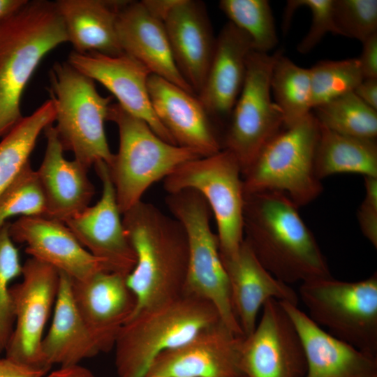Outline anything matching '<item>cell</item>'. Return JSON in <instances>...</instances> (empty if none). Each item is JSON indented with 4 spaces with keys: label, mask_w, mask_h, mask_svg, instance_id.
Here are the masks:
<instances>
[{
    "label": "cell",
    "mask_w": 377,
    "mask_h": 377,
    "mask_svg": "<svg viewBox=\"0 0 377 377\" xmlns=\"http://www.w3.org/2000/svg\"><path fill=\"white\" fill-rule=\"evenodd\" d=\"M285 194H244V240L261 265L286 284L331 277L313 233Z\"/></svg>",
    "instance_id": "1"
},
{
    "label": "cell",
    "mask_w": 377,
    "mask_h": 377,
    "mask_svg": "<svg viewBox=\"0 0 377 377\" xmlns=\"http://www.w3.org/2000/svg\"><path fill=\"white\" fill-rule=\"evenodd\" d=\"M122 222L136 256L126 276L136 299L132 316L183 295L188 244L181 223L142 200L122 214Z\"/></svg>",
    "instance_id": "2"
},
{
    "label": "cell",
    "mask_w": 377,
    "mask_h": 377,
    "mask_svg": "<svg viewBox=\"0 0 377 377\" xmlns=\"http://www.w3.org/2000/svg\"><path fill=\"white\" fill-rule=\"evenodd\" d=\"M66 42L55 1L25 0L0 17V137L23 119L22 94L41 60Z\"/></svg>",
    "instance_id": "3"
},
{
    "label": "cell",
    "mask_w": 377,
    "mask_h": 377,
    "mask_svg": "<svg viewBox=\"0 0 377 377\" xmlns=\"http://www.w3.org/2000/svg\"><path fill=\"white\" fill-rule=\"evenodd\" d=\"M220 321L211 302L186 294L139 311L121 327L115 340L117 377H146L161 353Z\"/></svg>",
    "instance_id": "4"
},
{
    "label": "cell",
    "mask_w": 377,
    "mask_h": 377,
    "mask_svg": "<svg viewBox=\"0 0 377 377\" xmlns=\"http://www.w3.org/2000/svg\"><path fill=\"white\" fill-rule=\"evenodd\" d=\"M107 120L119 132V149L108 165L121 214L142 200L145 191L180 165L202 156L158 137L142 119L111 103Z\"/></svg>",
    "instance_id": "5"
},
{
    "label": "cell",
    "mask_w": 377,
    "mask_h": 377,
    "mask_svg": "<svg viewBox=\"0 0 377 377\" xmlns=\"http://www.w3.org/2000/svg\"><path fill=\"white\" fill-rule=\"evenodd\" d=\"M48 88L55 109L54 129L64 150L89 168L98 161L109 165L114 154L105 131L111 96H103L95 82L68 61L56 62Z\"/></svg>",
    "instance_id": "6"
},
{
    "label": "cell",
    "mask_w": 377,
    "mask_h": 377,
    "mask_svg": "<svg viewBox=\"0 0 377 377\" xmlns=\"http://www.w3.org/2000/svg\"><path fill=\"white\" fill-rule=\"evenodd\" d=\"M166 205L184 227L188 244V264L184 294L211 302L223 323L243 333L235 315L228 277L221 261L217 235L210 226L212 211L204 197L191 188L168 193Z\"/></svg>",
    "instance_id": "7"
},
{
    "label": "cell",
    "mask_w": 377,
    "mask_h": 377,
    "mask_svg": "<svg viewBox=\"0 0 377 377\" xmlns=\"http://www.w3.org/2000/svg\"><path fill=\"white\" fill-rule=\"evenodd\" d=\"M319 124L312 112L284 128L260 151L242 176L244 193L278 191L297 207L316 199L323 188L314 170Z\"/></svg>",
    "instance_id": "8"
},
{
    "label": "cell",
    "mask_w": 377,
    "mask_h": 377,
    "mask_svg": "<svg viewBox=\"0 0 377 377\" xmlns=\"http://www.w3.org/2000/svg\"><path fill=\"white\" fill-rule=\"evenodd\" d=\"M309 318L332 336L377 357V274L358 281L328 278L299 288Z\"/></svg>",
    "instance_id": "9"
},
{
    "label": "cell",
    "mask_w": 377,
    "mask_h": 377,
    "mask_svg": "<svg viewBox=\"0 0 377 377\" xmlns=\"http://www.w3.org/2000/svg\"><path fill=\"white\" fill-rule=\"evenodd\" d=\"M168 193L191 188L206 200L217 226L221 260L233 258L244 240V193L240 166L228 151L188 161L163 179Z\"/></svg>",
    "instance_id": "10"
},
{
    "label": "cell",
    "mask_w": 377,
    "mask_h": 377,
    "mask_svg": "<svg viewBox=\"0 0 377 377\" xmlns=\"http://www.w3.org/2000/svg\"><path fill=\"white\" fill-rule=\"evenodd\" d=\"M273 54L252 51L244 83L230 116L222 149L237 159L243 176L263 147L284 128L270 88Z\"/></svg>",
    "instance_id": "11"
},
{
    "label": "cell",
    "mask_w": 377,
    "mask_h": 377,
    "mask_svg": "<svg viewBox=\"0 0 377 377\" xmlns=\"http://www.w3.org/2000/svg\"><path fill=\"white\" fill-rule=\"evenodd\" d=\"M21 276L22 281L10 287L15 323L5 348L6 357L48 371L41 343L56 301L60 274L52 266L31 258L22 265Z\"/></svg>",
    "instance_id": "12"
},
{
    "label": "cell",
    "mask_w": 377,
    "mask_h": 377,
    "mask_svg": "<svg viewBox=\"0 0 377 377\" xmlns=\"http://www.w3.org/2000/svg\"><path fill=\"white\" fill-rule=\"evenodd\" d=\"M253 332L244 337L239 367L244 377H304L303 344L281 303L268 300Z\"/></svg>",
    "instance_id": "13"
},
{
    "label": "cell",
    "mask_w": 377,
    "mask_h": 377,
    "mask_svg": "<svg viewBox=\"0 0 377 377\" xmlns=\"http://www.w3.org/2000/svg\"><path fill=\"white\" fill-rule=\"evenodd\" d=\"M94 165L102 184L100 200L64 223L108 271L127 276L135 265V253L126 235L108 165L101 161Z\"/></svg>",
    "instance_id": "14"
},
{
    "label": "cell",
    "mask_w": 377,
    "mask_h": 377,
    "mask_svg": "<svg viewBox=\"0 0 377 377\" xmlns=\"http://www.w3.org/2000/svg\"><path fill=\"white\" fill-rule=\"evenodd\" d=\"M243 337L220 321L161 353L146 377H244L239 367Z\"/></svg>",
    "instance_id": "15"
},
{
    "label": "cell",
    "mask_w": 377,
    "mask_h": 377,
    "mask_svg": "<svg viewBox=\"0 0 377 377\" xmlns=\"http://www.w3.org/2000/svg\"><path fill=\"white\" fill-rule=\"evenodd\" d=\"M67 61L78 71L108 89L131 114L145 121L167 142L176 145L156 117L149 98V71L126 53L109 56L98 53L70 52Z\"/></svg>",
    "instance_id": "16"
},
{
    "label": "cell",
    "mask_w": 377,
    "mask_h": 377,
    "mask_svg": "<svg viewBox=\"0 0 377 377\" xmlns=\"http://www.w3.org/2000/svg\"><path fill=\"white\" fill-rule=\"evenodd\" d=\"M9 234L13 242L26 244L25 251L31 258L73 280L108 271L104 263L84 248L62 221L45 216H20L10 223Z\"/></svg>",
    "instance_id": "17"
},
{
    "label": "cell",
    "mask_w": 377,
    "mask_h": 377,
    "mask_svg": "<svg viewBox=\"0 0 377 377\" xmlns=\"http://www.w3.org/2000/svg\"><path fill=\"white\" fill-rule=\"evenodd\" d=\"M71 291L81 316L103 352L109 351L136 306L126 275L100 271L82 281L71 279Z\"/></svg>",
    "instance_id": "18"
},
{
    "label": "cell",
    "mask_w": 377,
    "mask_h": 377,
    "mask_svg": "<svg viewBox=\"0 0 377 377\" xmlns=\"http://www.w3.org/2000/svg\"><path fill=\"white\" fill-rule=\"evenodd\" d=\"M148 91L156 117L177 145L196 151L203 157L223 149L212 117L196 95L152 74Z\"/></svg>",
    "instance_id": "19"
},
{
    "label": "cell",
    "mask_w": 377,
    "mask_h": 377,
    "mask_svg": "<svg viewBox=\"0 0 377 377\" xmlns=\"http://www.w3.org/2000/svg\"><path fill=\"white\" fill-rule=\"evenodd\" d=\"M163 23L177 68L198 96L216 44L205 4L179 0Z\"/></svg>",
    "instance_id": "20"
},
{
    "label": "cell",
    "mask_w": 377,
    "mask_h": 377,
    "mask_svg": "<svg viewBox=\"0 0 377 377\" xmlns=\"http://www.w3.org/2000/svg\"><path fill=\"white\" fill-rule=\"evenodd\" d=\"M116 30L124 53L140 61L151 74L196 95L177 68L164 23L152 15L142 1H124L118 12Z\"/></svg>",
    "instance_id": "21"
},
{
    "label": "cell",
    "mask_w": 377,
    "mask_h": 377,
    "mask_svg": "<svg viewBox=\"0 0 377 377\" xmlns=\"http://www.w3.org/2000/svg\"><path fill=\"white\" fill-rule=\"evenodd\" d=\"M43 131L46 147L36 171L45 197V216L64 222L89 206L95 188L88 177L89 168L75 159L64 157L52 124Z\"/></svg>",
    "instance_id": "22"
},
{
    "label": "cell",
    "mask_w": 377,
    "mask_h": 377,
    "mask_svg": "<svg viewBox=\"0 0 377 377\" xmlns=\"http://www.w3.org/2000/svg\"><path fill=\"white\" fill-rule=\"evenodd\" d=\"M302 340L306 371L304 377H377V357L332 336L297 305L279 301Z\"/></svg>",
    "instance_id": "23"
},
{
    "label": "cell",
    "mask_w": 377,
    "mask_h": 377,
    "mask_svg": "<svg viewBox=\"0 0 377 377\" xmlns=\"http://www.w3.org/2000/svg\"><path fill=\"white\" fill-rule=\"evenodd\" d=\"M252 41L228 22L216 38L208 72L198 97L211 117L230 118L243 87Z\"/></svg>",
    "instance_id": "24"
},
{
    "label": "cell",
    "mask_w": 377,
    "mask_h": 377,
    "mask_svg": "<svg viewBox=\"0 0 377 377\" xmlns=\"http://www.w3.org/2000/svg\"><path fill=\"white\" fill-rule=\"evenodd\" d=\"M221 261L229 280L233 311L244 337L254 330L259 311L268 300L297 305L298 294L269 273L244 240L232 258Z\"/></svg>",
    "instance_id": "25"
},
{
    "label": "cell",
    "mask_w": 377,
    "mask_h": 377,
    "mask_svg": "<svg viewBox=\"0 0 377 377\" xmlns=\"http://www.w3.org/2000/svg\"><path fill=\"white\" fill-rule=\"evenodd\" d=\"M59 290L50 327L44 334L41 351L45 364L68 367L103 352L74 302L71 279L59 272Z\"/></svg>",
    "instance_id": "26"
},
{
    "label": "cell",
    "mask_w": 377,
    "mask_h": 377,
    "mask_svg": "<svg viewBox=\"0 0 377 377\" xmlns=\"http://www.w3.org/2000/svg\"><path fill=\"white\" fill-rule=\"evenodd\" d=\"M124 1L58 0L68 42L75 52L117 56L124 53L117 34L116 22Z\"/></svg>",
    "instance_id": "27"
},
{
    "label": "cell",
    "mask_w": 377,
    "mask_h": 377,
    "mask_svg": "<svg viewBox=\"0 0 377 377\" xmlns=\"http://www.w3.org/2000/svg\"><path fill=\"white\" fill-rule=\"evenodd\" d=\"M314 170L320 180L340 173L377 177L376 139L339 133L319 124Z\"/></svg>",
    "instance_id": "28"
},
{
    "label": "cell",
    "mask_w": 377,
    "mask_h": 377,
    "mask_svg": "<svg viewBox=\"0 0 377 377\" xmlns=\"http://www.w3.org/2000/svg\"><path fill=\"white\" fill-rule=\"evenodd\" d=\"M55 119L50 99L23 119L0 142V194L29 162L40 133Z\"/></svg>",
    "instance_id": "29"
},
{
    "label": "cell",
    "mask_w": 377,
    "mask_h": 377,
    "mask_svg": "<svg viewBox=\"0 0 377 377\" xmlns=\"http://www.w3.org/2000/svg\"><path fill=\"white\" fill-rule=\"evenodd\" d=\"M270 88L283 116L284 128L297 124L311 113L310 69L297 66L281 52H276Z\"/></svg>",
    "instance_id": "30"
},
{
    "label": "cell",
    "mask_w": 377,
    "mask_h": 377,
    "mask_svg": "<svg viewBox=\"0 0 377 377\" xmlns=\"http://www.w3.org/2000/svg\"><path fill=\"white\" fill-rule=\"evenodd\" d=\"M318 124L339 133L376 139L377 110L354 92L334 98L311 111Z\"/></svg>",
    "instance_id": "31"
},
{
    "label": "cell",
    "mask_w": 377,
    "mask_h": 377,
    "mask_svg": "<svg viewBox=\"0 0 377 377\" xmlns=\"http://www.w3.org/2000/svg\"><path fill=\"white\" fill-rule=\"evenodd\" d=\"M219 8L229 22L251 40L253 50L268 53L278 44L272 8L267 0H221Z\"/></svg>",
    "instance_id": "32"
},
{
    "label": "cell",
    "mask_w": 377,
    "mask_h": 377,
    "mask_svg": "<svg viewBox=\"0 0 377 377\" xmlns=\"http://www.w3.org/2000/svg\"><path fill=\"white\" fill-rule=\"evenodd\" d=\"M309 69L312 110L353 92L364 79L357 58L323 60Z\"/></svg>",
    "instance_id": "33"
},
{
    "label": "cell",
    "mask_w": 377,
    "mask_h": 377,
    "mask_svg": "<svg viewBox=\"0 0 377 377\" xmlns=\"http://www.w3.org/2000/svg\"><path fill=\"white\" fill-rule=\"evenodd\" d=\"M45 212L44 194L29 161L0 194V227L14 216H45Z\"/></svg>",
    "instance_id": "34"
},
{
    "label": "cell",
    "mask_w": 377,
    "mask_h": 377,
    "mask_svg": "<svg viewBox=\"0 0 377 377\" xmlns=\"http://www.w3.org/2000/svg\"><path fill=\"white\" fill-rule=\"evenodd\" d=\"M9 226L7 221L0 227V352L5 350L15 323L9 284L21 276L22 269Z\"/></svg>",
    "instance_id": "35"
},
{
    "label": "cell",
    "mask_w": 377,
    "mask_h": 377,
    "mask_svg": "<svg viewBox=\"0 0 377 377\" xmlns=\"http://www.w3.org/2000/svg\"><path fill=\"white\" fill-rule=\"evenodd\" d=\"M339 34L363 43L377 33L376 0H334Z\"/></svg>",
    "instance_id": "36"
},
{
    "label": "cell",
    "mask_w": 377,
    "mask_h": 377,
    "mask_svg": "<svg viewBox=\"0 0 377 377\" xmlns=\"http://www.w3.org/2000/svg\"><path fill=\"white\" fill-rule=\"evenodd\" d=\"M334 0H291L287 1L283 19V29L286 30L290 19L297 8L306 7L311 11V23L309 31L297 46L301 54L311 52L328 33L339 34L334 13Z\"/></svg>",
    "instance_id": "37"
},
{
    "label": "cell",
    "mask_w": 377,
    "mask_h": 377,
    "mask_svg": "<svg viewBox=\"0 0 377 377\" xmlns=\"http://www.w3.org/2000/svg\"><path fill=\"white\" fill-rule=\"evenodd\" d=\"M365 196L357 210V220L364 236L377 247V177H364Z\"/></svg>",
    "instance_id": "38"
},
{
    "label": "cell",
    "mask_w": 377,
    "mask_h": 377,
    "mask_svg": "<svg viewBox=\"0 0 377 377\" xmlns=\"http://www.w3.org/2000/svg\"><path fill=\"white\" fill-rule=\"evenodd\" d=\"M362 43V53L357 59L363 78H377V33Z\"/></svg>",
    "instance_id": "39"
},
{
    "label": "cell",
    "mask_w": 377,
    "mask_h": 377,
    "mask_svg": "<svg viewBox=\"0 0 377 377\" xmlns=\"http://www.w3.org/2000/svg\"><path fill=\"white\" fill-rule=\"evenodd\" d=\"M47 371L19 363L6 357H0V377H43Z\"/></svg>",
    "instance_id": "40"
},
{
    "label": "cell",
    "mask_w": 377,
    "mask_h": 377,
    "mask_svg": "<svg viewBox=\"0 0 377 377\" xmlns=\"http://www.w3.org/2000/svg\"><path fill=\"white\" fill-rule=\"evenodd\" d=\"M353 92L364 103L377 110V78L363 79Z\"/></svg>",
    "instance_id": "41"
},
{
    "label": "cell",
    "mask_w": 377,
    "mask_h": 377,
    "mask_svg": "<svg viewBox=\"0 0 377 377\" xmlns=\"http://www.w3.org/2000/svg\"><path fill=\"white\" fill-rule=\"evenodd\" d=\"M149 12L163 22L179 0L141 1Z\"/></svg>",
    "instance_id": "42"
},
{
    "label": "cell",
    "mask_w": 377,
    "mask_h": 377,
    "mask_svg": "<svg viewBox=\"0 0 377 377\" xmlns=\"http://www.w3.org/2000/svg\"><path fill=\"white\" fill-rule=\"evenodd\" d=\"M46 377H94L93 374L87 369L79 364L61 367Z\"/></svg>",
    "instance_id": "43"
},
{
    "label": "cell",
    "mask_w": 377,
    "mask_h": 377,
    "mask_svg": "<svg viewBox=\"0 0 377 377\" xmlns=\"http://www.w3.org/2000/svg\"><path fill=\"white\" fill-rule=\"evenodd\" d=\"M25 0H0V17L15 10Z\"/></svg>",
    "instance_id": "44"
}]
</instances>
